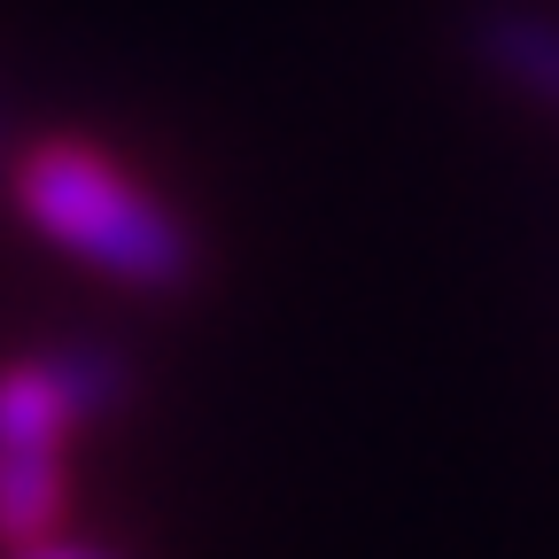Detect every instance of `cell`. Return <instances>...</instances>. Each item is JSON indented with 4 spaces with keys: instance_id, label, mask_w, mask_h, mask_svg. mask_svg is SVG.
<instances>
[{
    "instance_id": "obj_2",
    "label": "cell",
    "mask_w": 559,
    "mask_h": 559,
    "mask_svg": "<svg viewBox=\"0 0 559 559\" xmlns=\"http://www.w3.org/2000/svg\"><path fill=\"white\" fill-rule=\"evenodd\" d=\"M117 373L102 358H39L0 373V544H47L62 513V436L94 404H109Z\"/></svg>"
},
{
    "instance_id": "obj_4",
    "label": "cell",
    "mask_w": 559,
    "mask_h": 559,
    "mask_svg": "<svg viewBox=\"0 0 559 559\" xmlns=\"http://www.w3.org/2000/svg\"><path fill=\"white\" fill-rule=\"evenodd\" d=\"M16 559H109V551H86V544H32V551H16Z\"/></svg>"
},
{
    "instance_id": "obj_3",
    "label": "cell",
    "mask_w": 559,
    "mask_h": 559,
    "mask_svg": "<svg viewBox=\"0 0 559 559\" xmlns=\"http://www.w3.org/2000/svg\"><path fill=\"white\" fill-rule=\"evenodd\" d=\"M474 55L498 86H513L521 102L559 117V16L551 9H521V0L481 9L474 16Z\"/></svg>"
},
{
    "instance_id": "obj_1",
    "label": "cell",
    "mask_w": 559,
    "mask_h": 559,
    "mask_svg": "<svg viewBox=\"0 0 559 559\" xmlns=\"http://www.w3.org/2000/svg\"><path fill=\"white\" fill-rule=\"evenodd\" d=\"M16 210L55 249L124 280V288H187L194 272V234L140 179H124L79 140H39L16 164Z\"/></svg>"
}]
</instances>
